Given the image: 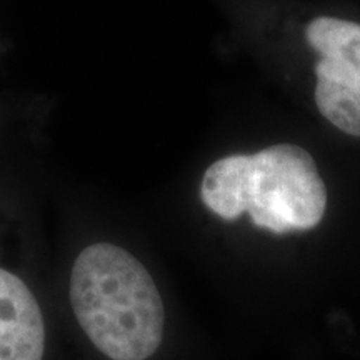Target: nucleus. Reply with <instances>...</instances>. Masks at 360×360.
Returning a JSON list of instances; mask_svg holds the SVG:
<instances>
[{"label":"nucleus","mask_w":360,"mask_h":360,"mask_svg":"<svg viewBox=\"0 0 360 360\" xmlns=\"http://www.w3.org/2000/svg\"><path fill=\"white\" fill-rule=\"evenodd\" d=\"M70 304L90 342L112 360H146L160 347L165 312L159 289L122 247L94 244L80 252Z\"/></svg>","instance_id":"f257e3e1"},{"label":"nucleus","mask_w":360,"mask_h":360,"mask_svg":"<svg viewBox=\"0 0 360 360\" xmlns=\"http://www.w3.org/2000/svg\"><path fill=\"white\" fill-rule=\"evenodd\" d=\"M200 195L219 217L236 220L247 212L257 227L274 233L310 231L327 207L312 155L292 143L217 160L202 179Z\"/></svg>","instance_id":"f03ea898"},{"label":"nucleus","mask_w":360,"mask_h":360,"mask_svg":"<svg viewBox=\"0 0 360 360\" xmlns=\"http://www.w3.org/2000/svg\"><path fill=\"white\" fill-rule=\"evenodd\" d=\"M44 349L37 299L19 277L0 267V360H42Z\"/></svg>","instance_id":"7ed1b4c3"},{"label":"nucleus","mask_w":360,"mask_h":360,"mask_svg":"<svg viewBox=\"0 0 360 360\" xmlns=\"http://www.w3.org/2000/svg\"><path fill=\"white\" fill-rule=\"evenodd\" d=\"M315 74V102L321 114L342 132L360 137V64L322 56Z\"/></svg>","instance_id":"20e7f679"},{"label":"nucleus","mask_w":360,"mask_h":360,"mask_svg":"<svg viewBox=\"0 0 360 360\" xmlns=\"http://www.w3.org/2000/svg\"><path fill=\"white\" fill-rule=\"evenodd\" d=\"M309 44L321 56H339L350 62L360 64V24L319 17L307 27Z\"/></svg>","instance_id":"39448f33"}]
</instances>
